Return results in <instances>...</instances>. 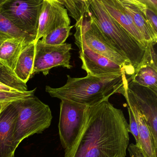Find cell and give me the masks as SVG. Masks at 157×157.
<instances>
[{"mask_svg":"<svg viewBox=\"0 0 157 157\" xmlns=\"http://www.w3.org/2000/svg\"><path fill=\"white\" fill-rule=\"evenodd\" d=\"M0 33L8 36L11 38H25L31 41L35 38L24 33L17 28L10 20L0 12Z\"/></svg>","mask_w":157,"mask_h":157,"instance_id":"22","label":"cell"},{"mask_svg":"<svg viewBox=\"0 0 157 157\" xmlns=\"http://www.w3.org/2000/svg\"><path fill=\"white\" fill-rule=\"evenodd\" d=\"M109 15L146 48L147 42L119 0H101Z\"/></svg>","mask_w":157,"mask_h":157,"instance_id":"13","label":"cell"},{"mask_svg":"<svg viewBox=\"0 0 157 157\" xmlns=\"http://www.w3.org/2000/svg\"><path fill=\"white\" fill-rule=\"evenodd\" d=\"M128 110L129 117V124H128V132L131 133L133 135L136 139V145L139 147L138 125L132 110L129 107H128Z\"/></svg>","mask_w":157,"mask_h":157,"instance_id":"25","label":"cell"},{"mask_svg":"<svg viewBox=\"0 0 157 157\" xmlns=\"http://www.w3.org/2000/svg\"><path fill=\"white\" fill-rule=\"evenodd\" d=\"M90 3L89 11L94 21L113 45L129 61L136 72L141 65L146 48L109 15L101 0H90Z\"/></svg>","mask_w":157,"mask_h":157,"instance_id":"3","label":"cell"},{"mask_svg":"<svg viewBox=\"0 0 157 157\" xmlns=\"http://www.w3.org/2000/svg\"><path fill=\"white\" fill-rule=\"evenodd\" d=\"M70 24L67 11L59 0H43L37 35L34 43L36 44L56 28L70 26Z\"/></svg>","mask_w":157,"mask_h":157,"instance_id":"10","label":"cell"},{"mask_svg":"<svg viewBox=\"0 0 157 157\" xmlns=\"http://www.w3.org/2000/svg\"><path fill=\"white\" fill-rule=\"evenodd\" d=\"M12 102L0 113V157H15L13 133L17 111Z\"/></svg>","mask_w":157,"mask_h":157,"instance_id":"12","label":"cell"},{"mask_svg":"<svg viewBox=\"0 0 157 157\" xmlns=\"http://www.w3.org/2000/svg\"><path fill=\"white\" fill-rule=\"evenodd\" d=\"M129 107L135 115L138 125L140 147L146 157H157V147L144 118L135 108Z\"/></svg>","mask_w":157,"mask_h":157,"instance_id":"17","label":"cell"},{"mask_svg":"<svg viewBox=\"0 0 157 157\" xmlns=\"http://www.w3.org/2000/svg\"><path fill=\"white\" fill-rule=\"evenodd\" d=\"M10 103V102H9ZM9 103H1L0 102V113L2 111L4 107Z\"/></svg>","mask_w":157,"mask_h":157,"instance_id":"29","label":"cell"},{"mask_svg":"<svg viewBox=\"0 0 157 157\" xmlns=\"http://www.w3.org/2000/svg\"><path fill=\"white\" fill-rule=\"evenodd\" d=\"M6 1H7V0H0V7H1L3 3H5Z\"/></svg>","mask_w":157,"mask_h":157,"instance_id":"30","label":"cell"},{"mask_svg":"<svg viewBox=\"0 0 157 157\" xmlns=\"http://www.w3.org/2000/svg\"><path fill=\"white\" fill-rule=\"evenodd\" d=\"M36 88L25 92H8L0 91V102H12L19 100L28 99L35 96Z\"/></svg>","mask_w":157,"mask_h":157,"instance_id":"23","label":"cell"},{"mask_svg":"<svg viewBox=\"0 0 157 157\" xmlns=\"http://www.w3.org/2000/svg\"><path fill=\"white\" fill-rule=\"evenodd\" d=\"M73 26H65L58 27L46 35L43 36L41 41L44 44L50 46H59L65 44L70 35V31Z\"/></svg>","mask_w":157,"mask_h":157,"instance_id":"21","label":"cell"},{"mask_svg":"<svg viewBox=\"0 0 157 157\" xmlns=\"http://www.w3.org/2000/svg\"><path fill=\"white\" fill-rule=\"evenodd\" d=\"M43 0H7L0 12L17 28L36 38Z\"/></svg>","mask_w":157,"mask_h":157,"instance_id":"7","label":"cell"},{"mask_svg":"<svg viewBox=\"0 0 157 157\" xmlns=\"http://www.w3.org/2000/svg\"><path fill=\"white\" fill-rule=\"evenodd\" d=\"M75 37V43L79 50V58L82 62L81 68L87 75L100 76L112 73L125 72L121 66L89 48L78 37Z\"/></svg>","mask_w":157,"mask_h":157,"instance_id":"11","label":"cell"},{"mask_svg":"<svg viewBox=\"0 0 157 157\" xmlns=\"http://www.w3.org/2000/svg\"><path fill=\"white\" fill-rule=\"evenodd\" d=\"M67 11L69 16L73 18L76 23L85 17L89 12L90 0H59Z\"/></svg>","mask_w":157,"mask_h":157,"instance_id":"19","label":"cell"},{"mask_svg":"<svg viewBox=\"0 0 157 157\" xmlns=\"http://www.w3.org/2000/svg\"><path fill=\"white\" fill-rule=\"evenodd\" d=\"M35 46V44L33 42L23 50L13 71L16 77L25 83L33 76Z\"/></svg>","mask_w":157,"mask_h":157,"instance_id":"16","label":"cell"},{"mask_svg":"<svg viewBox=\"0 0 157 157\" xmlns=\"http://www.w3.org/2000/svg\"><path fill=\"white\" fill-rule=\"evenodd\" d=\"M129 80L144 87L157 90V68L149 64L141 63Z\"/></svg>","mask_w":157,"mask_h":157,"instance_id":"18","label":"cell"},{"mask_svg":"<svg viewBox=\"0 0 157 157\" xmlns=\"http://www.w3.org/2000/svg\"><path fill=\"white\" fill-rule=\"evenodd\" d=\"M130 157H146L140 147L136 144L131 143L127 148Z\"/></svg>","mask_w":157,"mask_h":157,"instance_id":"26","label":"cell"},{"mask_svg":"<svg viewBox=\"0 0 157 157\" xmlns=\"http://www.w3.org/2000/svg\"><path fill=\"white\" fill-rule=\"evenodd\" d=\"M74 36L80 39L94 52L122 67L129 77L135 71L129 61L112 44L89 12L75 25Z\"/></svg>","mask_w":157,"mask_h":157,"instance_id":"5","label":"cell"},{"mask_svg":"<svg viewBox=\"0 0 157 157\" xmlns=\"http://www.w3.org/2000/svg\"><path fill=\"white\" fill-rule=\"evenodd\" d=\"M136 2L144 12L151 27L155 33L157 34V12L147 8L140 0H136Z\"/></svg>","mask_w":157,"mask_h":157,"instance_id":"24","label":"cell"},{"mask_svg":"<svg viewBox=\"0 0 157 157\" xmlns=\"http://www.w3.org/2000/svg\"><path fill=\"white\" fill-rule=\"evenodd\" d=\"M0 83L19 92L28 91L26 83L19 79L13 71L0 63Z\"/></svg>","mask_w":157,"mask_h":157,"instance_id":"20","label":"cell"},{"mask_svg":"<svg viewBox=\"0 0 157 157\" xmlns=\"http://www.w3.org/2000/svg\"><path fill=\"white\" fill-rule=\"evenodd\" d=\"M35 44L33 76L40 72L46 76L50 69L55 67H62L69 69L72 67L70 64L71 44L65 43L59 46L48 45L42 43L40 40Z\"/></svg>","mask_w":157,"mask_h":157,"instance_id":"9","label":"cell"},{"mask_svg":"<svg viewBox=\"0 0 157 157\" xmlns=\"http://www.w3.org/2000/svg\"><path fill=\"white\" fill-rule=\"evenodd\" d=\"M66 84L58 88L46 86L45 90L52 97L67 100L91 106L109 100L119 93L128 79L124 72L100 76L87 75L83 78H72L67 75Z\"/></svg>","mask_w":157,"mask_h":157,"instance_id":"2","label":"cell"},{"mask_svg":"<svg viewBox=\"0 0 157 157\" xmlns=\"http://www.w3.org/2000/svg\"><path fill=\"white\" fill-rule=\"evenodd\" d=\"M148 9L157 12V0H140Z\"/></svg>","mask_w":157,"mask_h":157,"instance_id":"27","label":"cell"},{"mask_svg":"<svg viewBox=\"0 0 157 157\" xmlns=\"http://www.w3.org/2000/svg\"><path fill=\"white\" fill-rule=\"evenodd\" d=\"M12 103L17 111L13 133L17 148L25 139L48 128L53 117L49 106L36 96Z\"/></svg>","mask_w":157,"mask_h":157,"instance_id":"4","label":"cell"},{"mask_svg":"<svg viewBox=\"0 0 157 157\" xmlns=\"http://www.w3.org/2000/svg\"><path fill=\"white\" fill-rule=\"evenodd\" d=\"M119 94L125 98L128 106L135 108L144 118L157 147V90L139 85L128 79Z\"/></svg>","mask_w":157,"mask_h":157,"instance_id":"6","label":"cell"},{"mask_svg":"<svg viewBox=\"0 0 157 157\" xmlns=\"http://www.w3.org/2000/svg\"><path fill=\"white\" fill-rule=\"evenodd\" d=\"M61 101L59 133L62 147L67 150L73 145L81 131L88 106L70 100Z\"/></svg>","mask_w":157,"mask_h":157,"instance_id":"8","label":"cell"},{"mask_svg":"<svg viewBox=\"0 0 157 157\" xmlns=\"http://www.w3.org/2000/svg\"><path fill=\"white\" fill-rule=\"evenodd\" d=\"M128 125L122 110L108 100L88 106L81 131L64 157H125Z\"/></svg>","mask_w":157,"mask_h":157,"instance_id":"1","label":"cell"},{"mask_svg":"<svg viewBox=\"0 0 157 157\" xmlns=\"http://www.w3.org/2000/svg\"><path fill=\"white\" fill-rule=\"evenodd\" d=\"M33 42L25 38L5 40L0 45V63L13 71L22 51Z\"/></svg>","mask_w":157,"mask_h":157,"instance_id":"15","label":"cell"},{"mask_svg":"<svg viewBox=\"0 0 157 157\" xmlns=\"http://www.w3.org/2000/svg\"><path fill=\"white\" fill-rule=\"evenodd\" d=\"M11 37L4 34L2 33H0V45L2 44V43L5 40L8 39H10Z\"/></svg>","mask_w":157,"mask_h":157,"instance_id":"28","label":"cell"},{"mask_svg":"<svg viewBox=\"0 0 157 157\" xmlns=\"http://www.w3.org/2000/svg\"><path fill=\"white\" fill-rule=\"evenodd\" d=\"M119 2L132 18L135 25L147 44L152 43L153 45L156 44L157 34L151 27L144 12L138 5L136 0H119Z\"/></svg>","mask_w":157,"mask_h":157,"instance_id":"14","label":"cell"}]
</instances>
